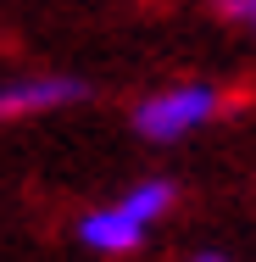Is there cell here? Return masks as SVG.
Wrapping results in <instances>:
<instances>
[{
    "instance_id": "obj_1",
    "label": "cell",
    "mask_w": 256,
    "mask_h": 262,
    "mask_svg": "<svg viewBox=\"0 0 256 262\" xmlns=\"http://www.w3.org/2000/svg\"><path fill=\"white\" fill-rule=\"evenodd\" d=\"M217 84H178V90H156L134 106V134L151 140V145H167V140H184L190 128H201L206 117H217Z\"/></svg>"
},
{
    "instance_id": "obj_5",
    "label": "cell",
    "mask_w": 256,
    "mask_h": 262,
    "mask_svg": "<svg viewBox=\"0 0 256 262\" xmlns=\"http://www.w3.org/2000/svg\"><path fill=\"white\" fill-rule=\"evenodd\" d=\"M217 11H223L228 23H245V28L256 34V0H217Z\"/></svg>"
},
{
    "instance_id": "obj_6",
    "label": "cell",
    "mask_w": 256,
    "mask_h": 262,
    "mask_svg": "<svg viewBox=\"0 0 256 262\" xmlns=\"http://www.w3.org/2000/svg\"><path fill=\"white\" fill-rule=\"evenodd\" d=\"M190 262H228V257H217V251H201V257H190Z\"/></svg>"
},
{
    "instance_id": "obj_4",
    "label": "cell",
    "mask_w": 256,
    "mask_h": 262,
    "mask_svg": "<svg viewBox=\"0 0 256 262\" xmlns=\"http://www.w3.org/2000/svg\"><path fill=\"white\" fill-rule=\"evenodd\" d=\"M173 201H178V184H173V179H139V184H134V190L117 201V207L128 212L139 229H151L161 212H173Z\"/></svg>"
},
{
    "instance_id": "obj_3",
    "label": "cell",
    "mask_w": 256,
    "mask_h": 262,
    "mask_svg": "<svg viewBox=\"0 0 256 262\" xmlns=\"http://www.w3.org/2000/svg\"><path fill=\"white\" fill-rule=\"evenodd\" d=\"M78 240L89 246V251H106V257H123V251H134L139 240H145V229L128 217V212L117 207H95V212H84L78 217Z\"/></svg>"
},
{
    "instance_id": "obj_2",
    "label": "cell",
    "mask_w": 256,
    "mask_h": 262,
    "mask_svg": "<svg viewBox=\"0 0 256 262\" xmlns=\"http://www.w3.org/2000/svg\"><path fill=\"white\" fill-rule=\"evenodd\" d=\"M89 95V84L84 78H11V84H0V123H17V117H39V112H61V106L84 101Z\"/></svg>"
}]
</instances>
